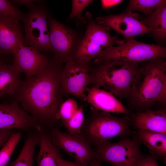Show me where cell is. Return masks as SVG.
Masks as SVG:
<instances>
[{
	"instance_id": "cell-1",
	"label": "cell",
	"mask_w": 166,
	"mask_h": 166,
	"mask_svg": "<svg viewBox=\"0 0 166 166\" xmlns=\"http://www.w3.org/2000/svg\"><path fill=\"white\" fill-rule=\"evenodd\" d=\"M63 64L54 57L41 73L22 81L15 95L24 109L37 119L47 122L55 121L64 101L61 87Z\"/></svg>"
},
{
	"instance_id": "cell-2",
	"label": "cell",
	"mask_w": 166,
	"mask_h": 166,
	"mask_svg": "<svg viewBox=\"0 0 166 166\" xmlns=\"http://www.w3.org/2000/svg\"><path fill=\"white\" fill-rule=\"evenodd\" d=\"M128 100L129 108L136 112L151 109L157 104L166 107V58L152 60L140 66Z\"/></svg>"
},
{
	"instance_id": "cell-3",
	"label": "cell",
	"mask_w": 166,
	"mask_h": 166,
	"mask_svg": "<svg viewBox=\"0 0 166 166\" xmlns=\"http://www.w3.org/2000/svg\"><path fill=\"white\" fill-rule=\"evenodd\" d=\"M142 63L103 61L94 63L90 72L91 84L103 87L121 101L128 99L134 78Z\"/></svg>"
},
{
	"instance_id": "cell-4",
	"label": "cell",
	"mask_w": 166,
	"mask_h": 166,
	"mask_svg": "<svg viewBox=\"0 0 166 166\" xmlns=\"http://www.w3.org/2000/svg\"><path fill=\"white\" fill-rule=\"evenodd\" d=\"M129 118L114 116L110 113L93 109L84 122L80 134L95 145L116 136L124 137L131 133Z\"/></svg>"
},
{
	"instance_id": "cell-5",
	"label": "cell",
	"mask_w": 166,
	"mask_h": 166,
	"mask_svg": "<svg viewBox=\"0 0 166 166\" xmlns=\"http://www.w3.org/2000/svg\"><path fill=\"white\" fill-rule=\"evenodd\" d=\"M166 58V47L157 44L147 43L134 39L121 45L102 50L93 61L117 60L132 63H143L159 58Z\"/></svg>"
},
{
	"instance_id": "cell-6",
	"label": "cell",
	"mask_w": 166,
	"mask_h": 166,
	"mask_svg": "<svg viewBox=\"0 0 166 166\" xmlns=\"http://www.w3.org/2000/svg\"><path fill=\"white\" fill-rule=\"evenodd\" d=\"M87 24L77 50L73 60L88 63H93L99 53L110 46L124 43V41L109 32L110 29L100 25L92 18V14H86Z\"/></svg>"
},
{
	"instance_id": "cell-7",
	"label": "cell",
	"mask_w": 166,
	"mask_h": 166,
	"mask_svg": "<svg viewBox=\"0 0 166 166\" xmlns=\"http://www.w3.org/2000/svg\"><path fill=\"white\" fill-rule=\"evenodd\" d=\"M141 144L136 137L124 138L118 142L107 141L95 145L97 161L105 162L112 166H136L144 156L140 151Z\"/></svg>"
},
{
	"instance_id": "cell-8",
	"label": "cell",
	"mask_w": 166,
	"mask_h": 166,
	"mask_svg": "<svg viewBox=\"0 0 166 166\" xmlns=\"http://www.w3.org/2000/svg\"><path fill=\"white\" fill-rule=\"evenodd\" d=\"M29 11L22 21L25 25L23 42L39 51H52L47 26L48 14L43 4L27 6Z\"/></svg>"
},
{
	"instance_id": "cell-9",
	"label": "cell",
	"mask_w": 166,
	"mask_h": 166,
	"mask_svg": "<svg viewBox=\"0 0 166 166\" xmlns=\"http://www.w3.org/2000/svg\"><path fill=\"white\" fill-rule=\"evenodd\" d=\"M47 19L50 42L54 57L65 64L73 60L83 36L50 15L48 14Z\"/></svg>"
},
{
	"instance_id": "cell-10",
	"label": "cell",
	"mask_w": 166,
	"mask_h": 166,
	"mask_svg": "<svg viewBox=\"0 0 166 166\" xmlns=\"http://www.w3.org/2000/svg\"><path fill=\"white\" fill-rule=\"evenodd\" d=\"M93 63L72 60L65 64L61 74V87L64 96L72 94L85 101V88L91 84L90 72Z\"/></svg>"
},
{
	"instance_id": "cell-11",
	"label": "cell",
	"mask_w": 166,
	"mask_h": 166,
	"mask_svg": "<svg viewBox=\"0 0 166 166\" xmlns=\"http://www.w3.org/2000/svg\"><path fill=\"white\" fill-rule=\"evenodd\" d=\"M51 137L53 145L71 156L75 162L89 166L93 161L97 160L94 151L80 134L65 133L54 128L52 130Z\"/></svg>"
},
{
	"instance_id": "cell-12",
	"label": "cell",
	"mask_w": 166,
	"mask_h": 166,
	"mask_svg": "<svg viewBox=\"0 0 166 166\" xmlns=\"http://www.w3.org/2000/svg\"><path fill=\"white\" fill-rule=\"evenodd\" d=\"M141 16L138 13L124 10L118 14L98 17L95 21L113 30L126 41L150 32V30L140 22Z\"/></svg>"
},
{
	"instance_id": "cell-13",
	"label": "cell",
	"mask_w": 166,
	"mask_h": 166,
	"mask_svg": "<svg viewBox=\"0 0 166 166\" xmlns=\"http://www.w3.org/2000/svg\"><path fill=\"white\" fill-rule=\"evenodd\" d=\"M12 65L17 73H24L29 78L41 73L47 66L50 59L37 49L21 44L13 51Z\"/></svg>"
},
{
	"instance_id": "cell-14",
	"label": "cell",
	"mask_w": 166,
	"mask_h": 166,
	"mask_svg": "<svg viewBox=\"0 0 166 166\" xmlns=\"http://www.w3.org/2000/svg\"><path fill=\"white\" fill-rule=\"evenodd\" d=\"M32 128L40 130L37 119L21 108L17 100L9 104L0 103V130Z\"/></svg>"
},
{
	"instance_id": "cell-15",
	"label": "cell",
	"mask_w": 166,
	"mask_h": 166,
	"mask_svg": "<svg viewBox=\"0 0 166 166\" xmlns=\"http://www.w3.org/2000/svg\"><path fill=\"white\" fill-rule=\"evenodd\" d=\"M85 101L93 109L109 113L129 115L130 112L113 94L109 91L93 87H87Z\"/></svg>"
},
{
	"instance_id": "cell-16",
	"label": "cell",
	"mask_w": 166,
	"mask_h": 166,
	"mask_svg": "<svg viewBox=\"0 0 166 166\" xmlns=\"http://www.w3.org/2000/svg\"><path fill=\"white\" fill-rule=\"evenodd\" d=\"M131 124L135 128L166 134V108L149 109L131 114Z\"/></svg>"
},
{
	"instance_id": "cell-17",
	"label": "cell",
	"mask_w": 166,
	"mask_h": 166,
	"mask_svg": "<svg viewBox=\"0 0 166 166\" xmlns=\"http://www.w3.org/2000/svg\"><path fill=\"white\" fill-rule=\"evenodd\" d=\"M23 38L19 20L0 17L1 55L12 54Z\"/></svg>"
},
{
	"instance_id": "cell-18",
	"label": "cell",
	"mask_w": 166,
	"mask_h": 166,
	"mask_svg": "<svg viewBox=\"0 0 166 166\" xmlns=\"http://www.w3.org/2000/svg\"><path fill=\"white\" fill-rule=\"evenodd\" d=\"M140 22L151 30L149 33L157 43L161 46L166 42V0H162L149 15L141 16Z\"/></svg>"
},
{
	"instance_id": "cell-19",
	"label": "cell",
	"mask_w": 166,
	"mask_h": 166,
	"mask_svg": "<svg viewBox=\"0 0 166 166\" xmlns=\"http://www.w3.org/2000/svg\"><path fill=\"white\" fill-rule=\"evenodd\" d=\"M152 155L166 160V134L139 130L136 137Z\"/></svg>"
},
{
	"instance_id": "cell-20",
	"label": "cell",
	"mask_w": 166,
	"mask_h": 166,
	"mask_svg": "<svg viewBox=\"0 0 166 166\" xmlns=\"http://www.w3.org/2000/svg\"><path fill=\"white\" fill-rule=\"evenodd\" d=\"M40 150L37 160L38 166H60V156L49 135L42 133L39 135Z\"/></svg>"
},
{
	"instance_id": "cell-21",
	"label": "cell",
	"mask_w": 166,
	"mask_h": 166,
	"mask_svg": "<svg viewBox=\"0 0 166 166\" xmlns=\"http://www.w3.org/2000/svg\"><path fill=\"white\" fill-rule=\"evenodd\" d=\"M20 74L12 65L2 62L0 65V98L7 95H14L22 81Z\"/></svg>"
},
{
	"instance_id": "cell-22",
	"label": "cell",
	"mask_w": 166,
	"mask_h": 166,
	"mask_svg": "<svg viewBox=\"0 0 166 166\" xmlns=\"http://www.w3.org/2000/svg\"><path fill=\"white\" fill-rule=\"evenodd\" d=\"M39 139V135H29L17 158L8 166H33L34 149Z\"/></svg>"
},
{
	"instance_id": "cell-23",
	"label": "cell",
	"mask_w": 166,
	"mask_h": 166,
	"mask_svg": "<svg viewBox=\"0 0 166 166\" xmlns=\"http://www.w3.org/2000/svg\"><path fill=\"white\" fill-rule=\"evenodd\" d=\"M162 0H130L124 10L126 11L140 12L147 16L156 9Z\"/></svg>"
},
{
	"instance_id": "cell-24",
	"label": "cell",
	"mask_w": 166,
	"mask_h": 166,
	"mask_svg": "<svg viewBox=\"0 0 166 166\" xmlns=\"http://www.w3.org/2000/svg\"><path fill=\"white\" fill-rule=\"evenodd\" d=\"M78 108L74 99L68 98L61 105L55 115V121H59L64 124L74 115Z\"/></svg>"
},
{
	"instance_id": "cell-25",
	"label": "cell",
	"mask_w": 166,
	"mask_h": 166,
	"mask_svg": "<svg viewBox=\"0 0 166 166\" xmlns=\"http://www.w3.org/2000/svg\"><path fill=\"white\" fill-rule=\"evenodd\" d=\"M20 132H14L0 150V166H6L21 137Z\"/></svg>"
},
{
	"instance_id": "cell-26",
	"label": "cell",
	"mask_w": 166,
	"mask_h": 166,
	"mask_svg": "<svg viewBox=\"0 0 166 166\" xmlns=\"http://www.w3.org/2000/svg\"><path fill=\"white\" fill-rule=\"evenodd\" d=\"M83 109L82 106L78 107L74 115L63 125L69 133L72 134H80L84 123Z\"/></svg>"
},
{
	"instance_id": "cell-27",
	"label": "cell",
	"mask_w": 166,
	"mask_h": 166,
	"mask_svg": "<svg viewBox=\"0 0 166 166\" xmlns=\"http://www.w3.org/2000/svg\"><path fill=\"white\" fill-rule=\"evenodd\" d=\"M25 15L14 6L11 2L0 0V17L22 21Z\"/></svg>"
},
{
	"instance_id": "cell-28",
	"label": "cell",
	"mask_w": 166,
	"mask_h": 166,
	"mask_svg": "<svg viewBox=\"0 0 166 166\" xmlns=\"http://www.w3.org/2000/svg\"><path fill=\"white\" fill-rule=\"evenodd\" d=\"M94 1L92 0H73L72 1L71 11L68 20L76 18L78 20L84 21L82 15L83 10Z\"/></svg>"
},
{
	"instance_id": "cell-29",
	"label": "cell",
	"mask_w": 166,
	"mask_h": 166,
	"mask_svg": "<svg viewBox=\"0 0 166 166\" xmlns=\"http://www.w3.org/2000/svg\"><path fill=\"white\" fill-rule=\"evenodd\" d=\"M136 166H159L156 161V156L151 155L144 156L136 163Z\"/></svg>"
},
{
	"instance_id": "cell-30",
	"label": "cell",
	"mask_w": 166,
	"mask_h": 166,
	"mask_svg": "<svg viewBox=\"0 0 166 166\" xmlns=\"http://www.w3.org/2000/svg\"><path fill=\"white\" fill-rule=\"evenodd\" d=\"M14 133L12 130H0V149L5 144Z\"/></svg>"
},
{
	"instance_id": "cell-31",
	"label": "cell",
	"mask_w": 166,
	"mask_h": 166,
	"mask_svg": "<svg viewBox=\"0 0 166 166\" xmlns=\"http://www.w3.org/2000/svg\"><path fill=\"white\" fill-rule=\"evenodd\" d=\"M123 1L122 0H101V3L102 9L105 10L115 6Z\"/></svg>"
},
{
	"instance_id": "cell-32",
	"label": "cell",
	"mask_w": 166,
	"mask_h": 166,
	"mask_svg": "<svg viewBox=\"0 0 166 166\" xmlns=\"http://www.w3.org/2000/svg\"><path fill=\"white\" fill-rule=\"evenodd\" d=\"M59 164L60 166H86L75 162L67 161L63 159L61 156L59 159Z\"/></svg>"
},
{
	"instance_id": "cell-33",
	"label": "cell",
	"mask_w": 166,
	"mask_h": 166,
	"mask_svg": "<svg viewBox=\"0 0 166 166\" xmlns=\"http://www.w3.org/2000/svg\"><path fill=\"white\" fill-rule=\"evenodd\" d=\"M36 2V0H12L11 1L18 5H26V6L33 4L34 2Z\"/></svg>"
},
{
	"instance_id": "cell-34",
	"label": "cell",
	"mask_w": 166,
	"mask_h": 166,
	"mask_svg": "<svg viewBox=\"0 0 166 166\" xmlns=\"http://www.w3.org/2000/svg\"><path fill=\"white\" fill-rule=\"evenodd\" d=\"M100 163L97 160H95L90 164L89 166H101Z\"/></svg>"
},
{
	"instance_id": "cell-35",
	"label": "cell",
	"mask_w": 166,
	"mask_h": 166,
	"mask_svg": "<svg viewBox=\"0 0 166 166\" xmlns=\"http://www.w3.org/2000/svg\"><path fill=\"white\" fill-rule=\"evenodd\" d=\"M2 61H0V65L1 64V63H2Z\"/></svg>"
},
{
	"instance_id": "cell-36",
	"label": "cell",
	"mask_w": 166,
	"mask_h": 166,
	"mask_svg": "<svg viewBox=\"0 0 166 166\" xmlns=\"http://www.w3.org/2000/svg\"><path fill=\"white\" fill-rule=\"evenodd\" d=\"M0 55H1V53H0Z\"/></svg>"
}]
</instances>
